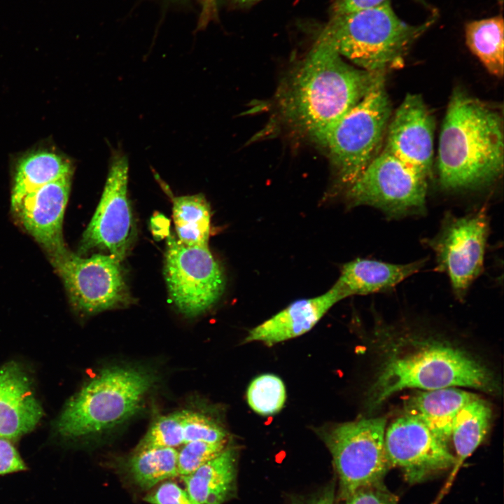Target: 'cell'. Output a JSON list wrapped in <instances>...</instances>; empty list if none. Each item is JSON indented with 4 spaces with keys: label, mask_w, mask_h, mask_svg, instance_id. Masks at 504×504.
I'll return each mask as SVG.
<instances>
[{
    "label": "cell",
    "mask_w": 504,
    "mask_h": 504,
    "mask_svg": "<svg viewBox=\"0 0 504 504\" xmlns=\"http://www.w3.org/2000/svg\"><path fill=\"white\" fill-rule=\"evenodd\" d=\"M309 504H335V493L333 488H328L323 493L312 500Z\"/></svg>",
    "instance_id": "cell-34"
},
{
    "label": "cell",
    "mask_w": 504,
    "mask_h": 504,
    "mask_svg": "<svg viewBox=\"0 0 504 504\" xmlns=\"http://www.w3.org/2000/svg\"><path fill=\"white\" fill-rule=\"evenodd\" d=\"M237 454L225 449L193 472L181 476L188 493L200 504H223L234 493Z\"/></svg>",
    "instance_id": "cell-20"
},
{
    "label": "cell",
    "mask_w": 504,
    "mask_h": 504,
    "mask_svg": "<svg viewBox=\"0 0 504 504\" xmlns=\"http://www.w3.org/2000/svg\"><path fill=\"white\" fill-rule=\"evenodd\" d=\"M458 386L489 393L498 392L499 388L492 372L468 354L442 343H427L384 362L369 391L368 404L374 409L405 388Z\"/></svg>",
    "instance_id": "cell-3"
},
{
    "label": "cell",
    "mask_w": 504,
    "mask_h": 504,
    "mask_svg": "<svg viewBox=\"0 0 504 504\" xmlns=\"http://www.w3.org/2000/svg\"><path fill=\"white\" fill-rule=\"evenodd\" d=\"M398 497L380 483L361 489L346 499L345 504H398Z\"/></svg>",
    "instance_id": "cell-31"
},
{
    "label": "cell",
    "mask_w": 504,
    "mask_h": 504,
    "mask_svg": "<svg viewBox=\"0 0 504 504\" xmlns=\"http://www.w3.org/2000/svg\"><path fill=\"white\" fill-rule=\"evenodd\" d=\"M202 17L204 20H207L208 18L210 17L214 11V8L216 6L215 0H202Z\"/></svg>",
    "instance_id": "cell-35"
},
{
    "label": "cell",
    "mask_w": 504,
    "mask_h": 504,
    "mask_svg": "<svg viewBox=\"0 0 504 504\" xmlns=\"http://www.w3.org/2000/svg\"><path fill=\"white\" fill-rule=\"evenodd\" d=\"M27 467L13 445L0 437V475L26 470Z\"/></svg>",
    "instance_id": "cell-32"
},
{
    "label": "cell",
    "mask_w": 504,
    "mask_h": 504,
    "mask_svg": "<svg viewBox=\"0 0 504 504\" xmlns=\"http://www.w3.org/2000/svg\"><path fill=\"white\" fill-rule=\"evenodd\" d=\"M427 189V176L384 149L347 188V197L351 206L400 218L425 213Z\"/></svg>",
    "instance_id": "cell-8"
},
{
    "label": "cell",
    "mask_w": 504,
    "mask_h": 504,
    "mask_svg": "<svg viewBox=\"0 0 504 504\" xmlns=\"http://www.w3.org/2000/svg\"><path fill=\"white\" fill-rule=\"evenodd\" d=\"M385 447L391 467H398L410 484L453 467L455 457L448 443L419 419L404 414L386 428Z\"/></svg>",
    "instance_id": "cell-13"
},
{
    "label": "cell",
    "mask_w": 504,
    "mask_h": 504,
    "mask_svg": "<svg viewBox=\"0 0 504 504\" xmlns=\"http://www.w3.org/2000/svg\"><path fill=\"white\" fill-rule=\"evenodd\" d=\"M211 209L202 194L173 197V219L178 239L189 246H208Z\"/></svg>",
    "instance_id": "cell-24"
},
{
    "label": "cell",
    "mask_w": 504,
    "mask_h": 504,
    "mask_svg": "<svg viewBox=\"0 0 504 504\" xmlns=\"http://www.w3.org/2000/svg\"><path fill=\"white\" fill-rule=\"evenodd\" d=\"M250 407L261 415L279 412L284 405L286 393L282 380L274 374H262L255 378L246 393Z\"/></svg>",
    "instance_id": "cell-26"
},
{
    "label": "cell",
    "mask_w": 504,
    "mask_h": 504,
    "mask_svg": "<svg viewBox=\"0 0 504 504\" xmlns=\"http://www.w3.org/2000/svg\"><path fill=\"white\" fill-rule=\"evenodd\" d=\"M389 0H336L334 15L349 13L381 4Z\"/></svg>",
    "instance_id": "cell-33"
},
{
    "label": "cell",
    "mask_w": 504,
    "mask_h": 504,
    "mask_svg": "<svg viewBox=\"0 0 504 504\" xmlns=\"http://www.w3.org/2000/svg\"><path fill=\"white\" fill-rule=\"evenodd\" d=\"M178 450L172 447H148L134 450L127 462V470L134 483L150 490L160 483L178 476Z\"/></svg>",
    "instance_id": "cell-25"
},
{
    "label": "cell",
    "mask_w": 504,
    "mask_h": 504,
    "mask_svg": "<svg viewBox=\"0 0 504 504\" xmlns=\"http://www.w3.org/2000/svg\"><path fill=\"white\" fill-rule=\"evenodd\" d=\"M50 258L78 310L96 314L131 302L122 261L111 255L97 253L85 258L66 250Z\"/></svg>",
    "instance_id": "cell-9"
},
{
    "label": "cell",
    "mask_w": 504,
    "mask_h": 504,
    "mask_svg": "<svg viewBox=\"0 0 504 504\" xmlns=\"http://www.w3.org/2000/svg\"><path fill=\"white\" fill-rule=\"evenodd\" d=\"M503 120L498 108L456 88L439 138L441 186L450 190L488 186L502 175Z\"/></svg>",
    "instance_id": "cell-2"
},
{
    "label": "cell",
    "mask_w": 504,
    "mask_h": 504,
    "mask_svg": "<svg viewBox=\"0 0 504 504\" xmlns=\"http://www.w3.org/2000/svg\"><path fill=\"white\" fill-rule=\"evenodd\" d=\"M225 444L192 441L183 444L177 456L178 475L185 476L195 471L218 455L225 449Z\"/></svg>",
    "instance_id": "cell-29"
},
{
    "label": "cell",
    "mask_w": 504,
    "mask_h": 504,
    "mask_svg": "<svg viewBox=\"0 0 504 504\" xmlns=\"http://www.w3.org/2000/svg\"><path fill=\"white\" fill-rule=\"evenodd\" d=\"M157 379L151 371L137 367L104 369L66 404L58 431L80 438L115 428L137 412Z\"/></svg>",
    "instance_id": "cell-5"
},
{
    "label": "cell",
    "mask_w": 504,
    "mask_h": 504,
    "mask_svg": "<svg viewBox=\"0 0 504 504\" xmlns=\"http://www.w3.org/2000/svg\"><path fill=\"white\" fill-rule=\"evenodd\" d=\"M383 75L350 65L320 34L281 90V112L299 131L321 144Z\"/></svg>",
    "instance_id": "cell-1"
},
{
    "label": "cell",
    "mask_w": 504,
    "mask_h": 504,
    "mask_svg": "<svg viewBox=\"0 0 504 504\" xmlns=\"http://www.w3.org/2000/svg\"><path fill=\"white\" fill-rule=\"evenodd\" d=\"M433 22L410 24L396 14L387 1L334 15L321 35L358 68L384 74L402 64L411 46Z\"/></svg>",
    "instance_id": "cell-4"
},
{
    "label": "cell",
    "mask_w": 504,
    "mask_h": 504,
    "mask_svg": "<svg viewBox=\"0 0 504 504\" xmlns=\"http://www.w3.org/2000/svg\"><path fill=\"white\" fill-rule=\"evenodd\" d=\"M232 1L240 4V5H248L254 3L259 0H231Z\"/></svg>",
    "instance_id": "cell-36"
},
{
    "label": "cell",
    "mask_w": 504,
    "mask_h": 504,
    "mask_svg": "<svg viewBox=\"0 0 504 504\" xmlns=\"http://www.w3.org/2000/svg\"><path fill=\"white\" fill-rule=\"evenodd\" d=\"M129 161L113 150L103 192L80 242L81 253L98 249L120 261L128 255L136 237V226L128 198Z\"/></svg>",
    "instance_id": "cell-12"
},
{
    "label": "cell",
    "mask_w": 504,
    "mask_h": 504,
    "mask_svg": "<svg viewBox=\"0 0 504 504\" xmlns=\"http://www.w3.org/2000/svg\"><path fill=\"white\" fill-rule=\"evenodd\" d=\"M492 410L489 403L477 396L464 405L457 413L451 428L456 455L452 471L439 499L448 491L463 462L479 446L490 428Z\"/></svg>",
    "instance_id": "cell-21"
},
{
    "label": "cell",
    "mask_w": 504,
    "mask_h": 504,
    "mask_svg": "<svg viewBox=\"0 0 504 504\" xmlns=\"http://www.w3.org/2000/svg\"><path fill=\"white\" fill-rule=\"evenodd\" d=\"M71 162L62 155L48 150L27 154L18 162L11 192V206L15 212L23 198L48 183L71 177Z\"/></svg>",
    "instance_id": "cell-22"
},
{
    "label": "cell",
    "mask_w": 504,
    "mask_h": 504,
    "mask_svg": "<svg viewBox=\"0 0 504 504\" xmlns=\"http://www.w3.org/2000/svg\"><path fill=\"white\" fill-rule=\"evenodd\" d=\"M342 299V294L333 285L319 296L295 301L251 330L244 342H261L272 346L303 335Z\"/></svg>",
    "instance_id": "cell-17"
},
{
    "label": "cell",
    "mask_w": 504,
    "mask_h": 504,
    "mask_svg": "<svg viewBox=\"0 0 504 504\" xmlns=\"http://www.w3.org/2000/svg\"><path fill=\"white\" fill-rule=\"evenodd\" d=\"M71 178L55 181L29 192L15 211L24 228L50 257L67 250L63 239L62 225Z\"/></svg>",
    "instance_id": "cell-15"
},
{
    "label": "cell",
    "mask_w": 504,
    "mask_h": 504,
    "mask_svg": "<svg viewBox=\"0 0 504 504\" xmlns=\"http://www.w3.org/2000/svg\"><path fill=\"white\" fill-rule=\"evenodd\" d=\"M386 428V419L379 416L342 423L323 431L342 498L383 483L391 468L385 447Z\"/></svg>",
    "instance_id": "cell-7"
},
{
    "label": "cell",
    "mask_w": 504,
    "mask_h": 504,
    "mask_svg": "<svg viewBox=\"0 0 504 504\" xmlns=\"http://www.w3.org/2000/svg\"><path fill=\"white\" fill-rule=\"evenodd\" d=\"M182 412L164 415L156 419L134 450L148 447L177 448L183 442Z\"/></svg>",
    "instance_id": "cell-27"
},
{
    "label": "cell",
    "mask_w": 504,
    "mask_h": 504,
    "mask_svg": "<svg viewBox=\"0 0 504 504\" xmlns=\"http://www.w3.org/2000/svg\"><path fill=\"white\" fill-rule=\"evenodd\" d=\"M182 413L184 444L192 441L225 442V431L214 421L202 414L192 411H182Z\"/></svg>",
    "instance_id": "cell-28"
},
{
    "label": "cell",
    "mask_w": 504,
    "mask_h": 504,
    "mask_svg": "<svg viewBox=\"0 0 504 504\" xmlns=\"http://www.w3.org/2000/svg\"><path fill=\"white\" fill-rule=\"evenodd\" d=\"M391 113L383 75L325 136L321 144L344 186L348 188L378 155Z\"/></svg>",
    "instance_id": "cell-6"
},
{
    "label": "cell",
    "mask_w": 504,
    "mask_h": 504,
    "mask_svg": "<svg viewBox=\"0 0 504 504\" xmlns=\"http://www.w3.org/2000/svg\"><path fill=\"white\" fill-rule=\"evenodd\" d=\"M426 262L425 258L405 264L357 258L343 265L334 286L344 298L390 291L420 271Z\"/></svg>",
    "instance_id": "cell-18"
},
{
    "label": "cell",
    "mask_w": 504,
    "mask_h": 504,
    "mask_svg": "<svg viewBox=\"0 0 504 504\" xmlns=\"http://www.w3.org/2000/svg\"><path fill=\"white\" fill-rule=\"evenodd\" d=\"M43 415L31 382L22 367L11 361L0 368V437L17 438L31 431Z\"/></svg>",
    "instance_id": "cell-16"
},
{
    "label": "cell",
    "mask_w": 504,
    "mask_h": 504,
    "mask_svg": "<svg viewBox=\"0 0 504 504\" xmlns=\"http://www.w3.org/2000/svg\"><path fill=\"white\" fill-rule=\"evenodd\" d=\"M502 15L470 21L465 24V43L486 70L496 77L503 75Z\"/></svg>",
    "instance_id": "cell-23"
},
{
    "label": "cell",
    "mask_w": 504,
    "mask_h": 504,
    "mask_svg": "<svg viewBox=\"0 0 504 504\" xmlns=\"http://www.w3.org/2000/svg\"><path fill=\"white\" fill-rule=\"evenodd\" d=\"M389 123L384 149L428 178L435 122L422 97L407 94Z\"/></svg>",
    "instance_id": "cell-14"
},
{
    "label": "cell",
    "mask_w": 504,
    "mask_h": 504,
    "mask_svg": "<svg viewBox=\"0 0 504 504\" xmlns=\"http://www.w3.org/2000/svg\"><path fill=\"white\" fill-rule=\"evenodd\" d=\"M489 232L486 209L482 207L463 216L447 214L439 232L427 241L437 269L447 275L458 299L466 295L483 270Z\"/></svg>",
    "instance_id": "cell-11"
},
{
    "label": "cell",
    "mask_w": 504,
    "mask_h": 504,
    "mask_svg": "<svg viewBox=\"0 0 504 504\" xmlns=\"http://www.w3.org/2000/svg\"><path fill=\"white\" fill-rule=\"evenodd\" d=\"M477 396L458 387L424 391L410 397L405 404V414L415 416L449 443L457 413Z\"/></svg>",
    "instance_id": "cell-19"
},
{
    "label": "cell",
    "mask_w": 504,
    "mask_h": 504,
    "mask_svg": "<svg viewBox=\"0 0 504 504\" xmlns=\"http://www.w3.org/2000/svg\"><path fill=\"white\" fill-rule=\"evenodd\" d=\"M150 504H200L175 482L167 479L153 489L144 497Z\"/></svg>",
    "instance_id": "cell-30"
},
{
    "label": "cell",
    "mask_w": 504,
    "mask_h": 504,
    "mask_svg": "<svg viewBox=\"0 0 504 504\" xmlns=\"http://www.w3.org/2000/svg\"><path fill=\"white\" fill-rule=\"evenodd\" d=\"M164 275L172 300L188 317L211 308L225 286L223 271L208 246H186L172 235L167 242Z\"/></svg>",
    "instance_id": "cell-10"
}]
</instances>
